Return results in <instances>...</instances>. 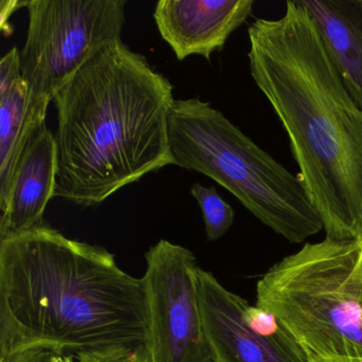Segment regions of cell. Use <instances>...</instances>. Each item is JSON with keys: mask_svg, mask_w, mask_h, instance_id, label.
<instances>
[{"mask_svg": "<svg viewBox=\"0 0 362 362\" xmlns=\"http://www.w3.org/2000/svg\"><path fill=\"white\" fill-rule=\"evenodd\" d=\"M149 332L143 279L105 247L46 223L0 239V360L128 351L147 346Z\"/></svg>", "mask_w": 362, "mask_h": 362, "instance_id": "1", "label": "cell"}, {"mask_svg": "<svg viewBox=\"0 0 362 362\" xmlns=\"http://www.w3.org/2000/svg\"><path fill=\"white\" fill-rule=\"evenodd\" d=\"M243 317L255 334L264 338H284L290 336L276 315L264 307L250 305L245 300L243 306Z\"/></svg>", "mask_w": 362, "mask_h": 362, "instance_id": "14", "label": "cell"}, {"mask_svg": "<svg viewBox=\"0 0 362 362\" xmlns=\"http://www.w3.org/2000/svg\"><path fill=\"white\" fill-rule=\"evenodd\" d=\"M124 0H31L28 30L21 50L28 86L26 115L45 128L50 103L99 49L122 41Z\"/></svg>", "mask_w": 362, "mask_h": 362, "instance_id": "6", "label": "cell"}, {"mask_svg": "<svg viewBox=\"0 0 362 362\" xmlns=\"http://www.w3.org/2000/svg\"><path fill=\"white\" fill-rule=\"evenodd\" d=\"M57 173L54 133L45 128L23 156L9 202L0 213V239L22 234L45 223L44 213L54 197Z\"/></svg>", "mask_w": 362, "mask_h": 362, "instance_id": "10", "label": "cell"}, {"mask_svg": "<svg viewBox=\"0 0 362 362\" xmlns=\"http://www.w3.org/2000/svg\"><path fill=\"white\" fill-rule=\"evenodd\" d=\"M256 305L276 315L311 362L362 359L360 240L305 243L258 281Z\"/></svg>", "mask_w": 362, "mask_h": 362, "instance_id": "5", "label": "cell"}, {"mask_svg": "<svg viewBox=\"0 0 362 362\" xmlns=\"http://www.w3.org/2000/svg\"><path fill=\"white\" fill-rule=\"evenodd\" d=\"M79 362H151L147 346L109 354H83L77 356Z\"/></svg>", "mask_w": 362, "mask_h": 362, "instance_id": "16", "label": "cell"}, {"mask_svg": "<svg viewBox=\"0 0 362 362\" xmlns=\"http://www.w3.org/2000/svg\"><path fill=\"white\" fill-rule=\"evenodd\" d=\"M21 50L13 47L0 60V96L22 79Z\"/></svg>", "mask_w": 362, "mask_h": 362, "instance_id": "15", "label": "cell"}, {"mask_svg": "<svg viewBox=\"0 0 362 362\" xmlns=\"http://www.w3.org/2000/svg\"><path fill=\"white\" fill-rule=\"evenodd\" d=\"M151 362H211L198 296L197 258L187 247L158 241L146 253Z\"/></svg>", "mask_w": 362, "mask_h": 362, "instance_id": "7", "label": "cell"}, {"mask_svg": "<svg viewBox=\"0 0 362 362\" xmlns=\"http://www.w3.org/2000/svg\"><path fill=\"white\" fill-rule=\"evenodd\" d=\"M28 1H16V0H11V1H7V0H3L1 1V22H0V26H1V30L5 33H9L11 35V31L9 30V26H8L7 21L9 20L10 16H12L14 11L20 9V8L27 7Z\"/></svg>", "mask_w": 362, "mask_h": 362, "instance_id": "18", "label": "cell"}, {"mask_svg": "<svg viewBox=\"0 0 362 362\" xmlns=\"http://www.w3.org/2000/svg\"><path fill=\"white\" fill-rule=\"evenodd\" d=\"M28 86L18 80L0 96V213L5 211L23 156L39 136L27 120Z\"/></svg>", "mask_w": 362, "mask_h": 362, "instance_id": "12", "label": "cell"}, {"mask_svg": "<svg viewBox=\"0 0 362 362\" xmlns=\"http://www.w3.org/2000/svg\"><path fill=\"white\" fill-rule=\"evenodd\" d=\"M175 165L211 177L269 228L291 243L323 230L298 175L200 98L179 99L169 118Z\"/></svg>", "mask_w": 362, "mask_h": 362, "instance_id": "4", "label": "cell"}, {"mask_svg": "<svg viewBox=\"0 0 362 362\" xmlns=\"http://www.w3.org/2000/svg\"><path fill=\"white\" fill-rule=\"evenodd\" d=\"M198 296L211 362H311L291 336L264 338L243 321L245 298L199 268Z\"/></svg>", "mask_w": 362, "mask_h": 362, "instance_id": "8", "label": "cell"}, {"mask_svg": "<svg viewBox=\"0 0 362 362\" xmlns=\"http://www.w3.org/2000/svg\"><path fill=\"white\" fill-rule=\"evenodd\" d=\"M330 362H362V359H356V360H339V361H330Z\"/></svg>", "mask_w": 362, "mask_h": 362, "instance_id": "19", "label": "cell"}, {"mask_svg": "<svg viewBox=\"0 0 362 362\" xmlns=\"http://www.w3.org/2000/svg\"><path fill=\"white\" fill-rule=\"evenodd\" d=\"M173 86L122 41L93 54L54 97V197L97 206L169 165Z\"/></svg>", "mask_w": 362, "mask_h": 362, "instance_id": "3", "label": "cell"}, {"mask_svg": "<svg viewBox=\"0 0 362 362\" xmlns=\"http://www.w3.org/2000/svg\"><path fill=\"white\" fill-rule=\"evenodd\" d=\"M254 0H160L153 18L177 60L201 56L211 61L253 12Z\"/></svg>", "mask_w": 362, "mask_h": 362, "instance_id": "9", "label": "cell"}, {"mask_svg": "<svg viewBox=\"0 0 362 362\" xmlns=\"http://www.w3.org/2000/svg\"><path fill=\"white\" fill-rule=\"evenodd\" d=\"M362 109V0H302Z\"/></svg>", "mask_w": 362, "mask_h": 362, "instance_id": "11", "label": "cell"}, {"mask_svg": "<svg viewBox=\"0 0 362 362\" xmlns=\"http://www.w3.org/2000/svg\"><path fill=\"white\" fill-rule=\"evenodd\" d=\"M58 354L46 349L26 351L20 355L13 356L8 359L0 360V362H56Z\"/></svg>", "mask_w": 362, "mask_h": 362, "instance_id": "17", "label": "cell"}, {"mask_svg": "<svg viewBox=\"0 0 362 362\" xmlns=\"http://www.w3.org/2000/svg\"><path fill=\"white\" fill-rule=\"evenodd\" d=\"M190 194L202 211L207 239L216 241L223 237L234 224L235 211L232 206L220 197L215 186L206 187L194 183Z\"/></svg>", "mask_w": 362, "mask_h": 362, "instance_id": "13", "label": "cell"}, {"mask_svg": "<svg viewBox=\"0 0 362 362\" xmlns=\"http://www.w3.org/2000/svg\"><path fill=\"white\" fill-rule=\"evenodd\" d=\"M360 252H361V259H362V238L360 239Z\"/></svg>", "mask_w": 362, "mask_h": 362, "instance_id": "20", "label": "cell"}, {"mask_svg": "<svg viewBox=\"0 0 362 362\" xmlns=\"http://www.w3.org/2000/svg\"><path fill=\"white\" fill-rule=\"evenodd\" d=\"M250 71L283 124L326 238H362V109L302 0L249 28Z\"/></svg>", "mask_w": 362, "mask_h": 362, "instance_id": "2", "label": "cell"}]
</instances>
